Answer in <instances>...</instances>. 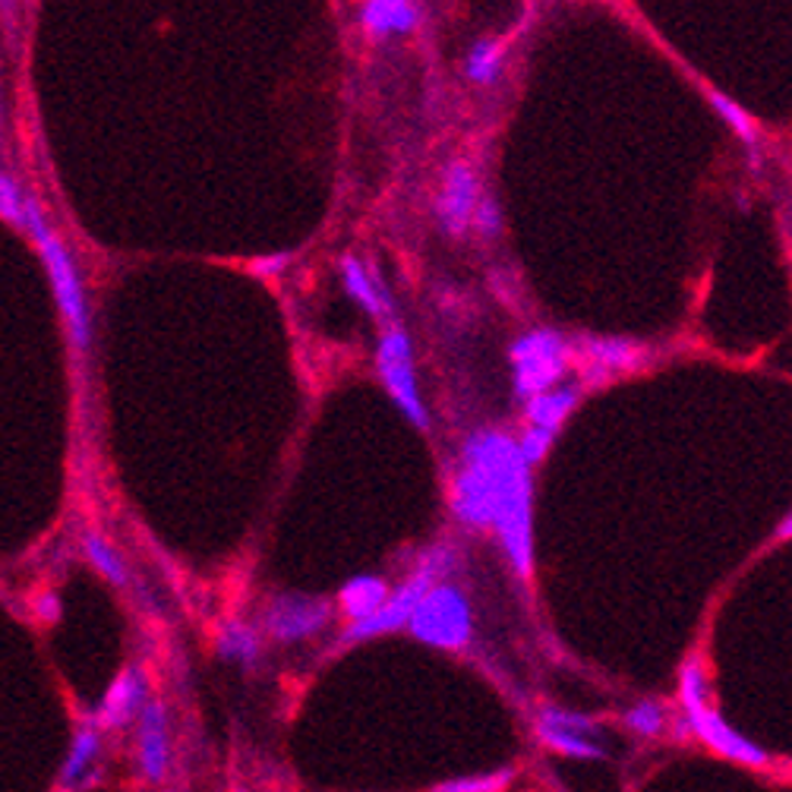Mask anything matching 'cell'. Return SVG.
Instances as JSON below:
<instances>
[{"label": "cell", "instance_id": "6da1fadb", "mask_svg": "<svg viewBox=\"0 0 792 792\" xmlns=\"http://www.w3.org/2000/svg\"><path fill=\"white\" fill-rule=\"evenodd\" d=\"M455 515L470 528L500 530L512 565L530 575V473L518 442L505 433H473L455 480Z\"/></svg>", "mask_w": 792, "mask_h": 792}, {"label": "cell", "instance_id": "7a4b0ae2", "mask_svg": "<svg viewBox=\"0 0 792 792\" xmlns=\"http://www.w3.org/2000/svg\"><path fill=\"white\" fill-rule=\"evenodd\" d=\"M20 228H26L32 243L38 247V256H41L45 272L51 278L55 300H58L60 316L67 323V332L73 338V348L80 353H86L92 348V310H88L86 285H83V275H80V265L73 260V253L67 250V243L58 237V231L48 225V215H45V208H41V203L35 196H26L23 225Z\"/></svg>", "mask_w": 792, "mask_h": 792}, {"label": "cell", "instance_id": "3957f363", "mask_svg": "<svg viewBox=\"0 0 792 792\" xmlns=\"http://www.w3.org/2000/svg\"><path fill=\"white\" fill-rule=\"evenodd\" d=\"M448 565H452V553H448L445 547L430 550L411 578L398 587L373 616L363 619V622H353L351 628L345 632L341 641H345V645H348V641H367V638H376V635H385V632H395V628L408 625V619H411V613L417 610V603L427 597V590L433 587L436 575L448 572Z\"/></svg>", "mask_w": 792, "mask_h": 792}, {"label": "cell", "instance_id": "277c9868", "mask_svg": "<svg viewBox=\"0 0 792 792\" xmlns=\"http://www.w3.org/2000/svg\"><path fill=\"white\" fill-rule=\"evenodd\" d=\"M413 638L423 645L461 650L470 641V607L468 597L455 585H436L417 603L408 619Z\"/></svg>", "mask_w": 792, "mask_h": 792}, {"label": "cell", "instance_id": "5b68a950", "mask_svg": "<svg viewBox=\"0 0 792 792\" xmlns=\"http://www.w3.org/2000/svg\"><path fill=\"white\" fill-rule=\"evenodd\" d=\"M515 360V392L518 398H537L550 392L553 382L562 380L568 367V348L559 332L533 328L512 348Z\"/></svg>", "mask_w": 792, "mask_h": 792}, {"label": "cell", "instance_id": "8992f818", "mask_svg": "<svg viewBox=\"0 0 792 792\" xmlns=\"http://www.w3.org/2000/svg\"><path fill=\"white\" fill-rule=\"evenodd\" d=\"M380 373L385 388L392 392V398L398 401V408L411 417L417 427H430V413L423 408L420 388H417V376H413V351L411 338L401 325H388L380 341Z\"/></svg>", "mask_w": 792, "mask_h": 792}, {"label": "cell", "instance_id": "52a82bcc", "mask_svg": "<svg viewBox=\"0 0 792 792\" xmlns=\"http://www.w3.org/2000/svg\"><path fill=\"white\" fill-rule=\"evenodd\" d=\"M328 619H332V610H328L325 600L300 597V593H281L265 610V628H268L272 638L291 645V641L323 632Z\"/></svg>", "mask_w": 792, "mask_h": 792}, {"label": "cell", "instance_id": "ba28073f", "mask_svg": "<svg viewBox=\"0 0 792 792\" xmlns=\"http://www.w3.org/2000/svg\"><path fill=\"white\" fill-rule=\"evenodd\" d=\"M168 707L148 698L136 717V761L148 783H161L171 767V735H168Z\"/></svg>", "mask_w": 792, "mask_h": 792}, {"label": "cell", "instance_id": "9c48e42d", "mask_svg": "<svg viewBox=\"0 0 792 792\" xmlns=\"http://www.w3.org/2000/svg\"><path fill=\"white\" fill-rule=\"evenodd\" d=\"M148 701V679L140 667H127L123 673L108 685L101 705L92 717V727L98 733H108V730H120V727H130L140 710Z\"/></svg>", "mask_w": 792, "mask_h": 792}, {"label": "cell", "instance_id": "30bf717a", "mask_svg": "<svg viewBox=\"0 0 792 792\" xmlns=\"http://www.w3.org/2000/svg\"><path fill=\"white\" fill-rule=\"evenodd\" d=\"M688 727H692V733L701 735L713 752L727 755L730 761L748 764V767H764V764H770V755H767L764 748H758L755 742H748L745 735L735 733L733 727H730L720 713H713L710 707H701V710L688 713Z\"/></svg>", "mask_w": 792, "mask_h": 792}, {"label": "cell", "instance_id": "8fae6325", "mask_svg": "<svg viewBox=\"0 0 792 792\" xmlns=\"http://www.w3.org/2000/svg\"><path fill=\"white\" fill-rule=\"evenodd\" d=\"M341 278H345L348 297H353L370 316H376L385 325H395V300H392V291L382 278L380 265H363L353 256H345L341 260Z\"/></svg>", "mask_w": 792, "mask_h": 792}, {"label": "cell", "instance_id": "7c38bea8", "mask_svg": "<svg viewBox=\"0 0 792 792\" xmlns=\"http://www.w3.org/2000/svg\"><path fill=\"white\" fill-rule=\"evenodd\" d=\"M98 755H101V733H98L92 723L80 727L76 735H73V742H70L67 758L60 764V773H58L60 790L63 792L92 790V787L98 783V777H101V770L95 767Z\"/></svg>", "mask_w": 792, "mask_h": 792}, {"label": "cell", "instance_id": "4fadbf2b", "mask_svg": "<svg viewBox=\"0 0 792 792\" xmlns=\"http://www.w3.org/2000/svg\"><path fill=\"white\" fill-rule=\"evenodd\" d=\"M473 203H477V177L468 165L455 161L445 175V190L436 203L442 228L448 235H465L473 218Z\"/></svg>", "mask_w": 792, "mask_h": 792}, {"label": "cell", "instance_id": "5bb4252c", "mask_svg": "<svg viewBox=\"0 0 792 792\" xmlns=\"http://www.w3.org/2000/svg\"><path fill=\"white\" fill-rule=\"evenodd\" d=\"M578 398H581V388H578V385H562V388H550V392H543V395L530 398V405H528L530 423H533V427H540V430L556 433L559 423H562L568 413L575 411Z\"/></svg>", "mask_w": 792, "mask_h": 792}, {"label": "cell", "instance_id": "9a60e30c", "mask_svg": "<svg viewBox=\"0 0 792 792\" xmlns=\"http://www.w3.org/2000/svg\"><path fill=\"white\" fill-rule=\"evenodd\" d=\"M417 23V7L408 0H370L363 3V26L376 35L411 32Z\"/></svg>", "mask_w": 792, "mask_h": 792}, {"label": "cell", "instance_id": "2e32d148", "mask_svg": "<svg viewBox=\"0 0 792 792\" xmlns=\"http://www.w3.org/2000/svg\"><path fill=\"white\" fill-rule=\"evenodd\" d=\"M385 600H388V587L382 585L380 578H373V575H357V578H351L348 585L341 587V607H345V613L353 622H363V619L373 616Z\"/></svg>", "mask_w": 792, "mask_h": 792}, {"label": "cell", "instance_id": "e0dca14e", "mask_svg": "<svg viewBox=\"0 0 792 792\" xmlns=\"http://www.w3.org/2000/svg\"><path fill=\"white\" fill-rule=\"evenodd\" d=\"M80 547H83V553L86 559L111 581V585H130V568H127V562L120 556V550H115V543L108 540V537H101L98 530H83V537H80Z\"/></svg>", "mask_w": 792, "mask_h": 792}, {"label": "cell", "instance_id": "ac0fdd59", "mask_svg": "<svg viewBox=\"0 0 792 792\" xmlns=\"http://www.w3.org/2000/svg\"><path fill=\"white\" fill-rule=\"evenodd\" d=\"M218 653L225 660L243 663V667H256V660H260V635L250 625L228 619L218 628Z\"/></svg>", "mask_w": 792, "mask_h": 792}, {"label": "cell", "instance_id": "d6986e66", "mask_svg": "<svg viewBox=\"0 0 792 792\" xmlns=\"http://www.w3.org/2000/svg\"><path fill=\"white\" fill-rule=\"evenodd\" d=\"M587 353L600 363L603 370H632L641 363V351L622 338H587Z\"/></svg>", "mask_w": 792, "mask_h": 792}, {"label": "cell", "instance_id": "ffe728a7", "mask_svg": "<svg viewBox=\"0 0 792 792\" xmlns=\"http://www.w3.org/2000/svg\"><path fill=\"white\" fill-rule=\"evenodd\" d=\"M502 63V45L493 38H480L468 55V76L473 83H496Z\"/></svg>", "mask_w": 792, "mask_h": 792}, {"label": "cell", "instance_id": "44dd1931", "mask_svg": "<svg viewBox=\"0 0 792 792\" xmlns=\"http://www.w3.org/2000/svg\"><path fill=\"white\" fill-rule=\"evenodd\" d=\"M540 739H543L550 748H556L562 755H572V758H587V761H593V758H603V755H607L603 745H597L593 739H581V735L562 733V730H550V727H540Z\"/></svg>", "mask_w": 792, "mask_h": 792}, {"label": "cell", "instance_id": "7402d4cb", "mask_svg": "<svg viewBox=\"0 0 792 792\" xmlns=\"http://www.w3.org/2000/svg\"><path fill=\"white\" fill-rule=\"evenodd\" d=\"M540 727L581 735V739H597V735H600V727H597L590 717H585V713H572V710H559V707H543V710H540Z\"/></svg>", "mask_w": 792, "mask_h": 792}, {"label": "cell", "instance_id": "603a6c76", "mask_svg": "<svg viewBox=\"0 0 792 792\" xmlns=\"http://www.w3.org/2000/svg\"><path fill=\"white\" fill-rule=\"evenodd\" d=\"M679 698H682L685 713H695V710L707 707V679H705V670L698 667V660H688V663L682 667Z\"/></svg>", "mask_w": 792, "mask_h": 792}, {"label": "cell", "instance_id": "cb8c5ba5", "mask_svg": "<svg viewBox=\"0 0 792 792\" xmlns=\"http://www.w3.org/2000/svg\"><path fill=\"white\" fill-rule=\"evenodd\" d=\"M515 770L505 767V770H493V773H480V777H458V780H448L440 783L433 792H502L512 783Z\"/></svg>", "mask_w": 792, "mask_h": 792}, {"label": "cell", "instance_id": "d4e9b609", "mask_svg": "<svg viewBox=\"0 0 792 792\" xmlns=\"http://www.w3.org/2000/svg\"><path fill=\"white\" fill-rule=\"evenodd\" d=\"M23 206H26V190L13 175L0 171V218L7 225H23Z\"/></svg>", "mask_w": 792, "mask_h": 792}, {"label": "cell", "instance_id": "484cf974", "mask_svg": "<svg viewBox=\"0 0 792 792\" xmlns=\"http://www.w3.org/2000/svg\"><path fill=\"white\" fill-rule=\"evenodd\" d=\"M625 727L638 735H657L667 727V713L657 701H641L625 713Z\"/></svg>", "mask_w": 792, "mask_h": 792}, {"label": "cell", "instance_id": "4316f807", "mask_svg": "<svg viewBox=\"0 0 792 792\" xmlns=\"http://www.w3.org/2000/svg\"><path fill=\"white\" fill-rule=\"evenodd\" d=\"M710 101H713V108L720 111V118L727 120L735 133H739V140H742L745 146L755 152V148H758V130L752 127V120L745 118V111H739L733 101H730L727 95H720V92H713V95H710Z\"/></svg>", "mask_w": 792, "mask_h": 792}, {"label": "cell", "instance_id": "83f0119b", "mask_svg": "<svg viewBox=\"0 0 792 792\" xmlns=\"http://www.w3.org/2000/svg\"><path fill=\"white\" fill-rule=\"evenodd\" d=\"M553 436H556V433H550V430L530 427L528 433H525V440L518 442V452H521L525 465H533V461H540V458L547 455V448H550Z\"/></svg>", "mask_w": 792, "mask_h": 792}, {"label": "cell", "instance_id": "f1b7e54d", "mask_svg": "<svg viewBox=\"0 0 792 792\" xmlns=\"http://www.w3.org/2000/svg\"><path fill=\"white\" fill-rule=\"evenodd\" d=\"M473 225L480 228V235L493 237L500 235L502 221H500V208L493 200H480V208H477V215H473Z\"/></svg>", "mask_w": 792, "mask_h": 792}, {"label": "cell", "instance_id": "f546056e", "mask_svg": "<svg viewBox=\"0 0 792 792\" xmlns=\"http://www.w3.org/2000/svg\"><path fill=\"white\" fill-rule=\"evenodd\" d=\"M35 613H38V619L45 622V625H55V622H60V616H63V610H60V597L58 593H38L35 597Z\"/></svg>", "mask_w": 792, "mask_h": 792}, {"label": "cell", "instance_id": "4dcf8cb0", "mask_svg": "<svg viewBox=\"0 0 792 792\" xmlns=\"http://www.w3.org/2000/svg\"><path fill=\"white\" fill-rule=\"evenodd\" d=\"M291 263V256L288 253H278V256H265V260H260V263L253 265V272L256 275H278L285 265Z\"/></svg>", "mask_w": 792, "mask_h": 792}]
</instances>
